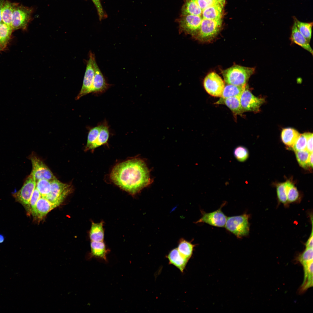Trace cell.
<instances>
[{
	"label": "cell",
	"instance_id": "cell-20",
	"mask_svg": "<svg viewBox=\"0 0 313 313\" xmlns=\"http://www.w3.org/2000/svg\"><path fill=\"white\" fill-rule=\"evenodd\" d=\"M223 5L218 3L210 6L202 11V16L204 19H222Z\"/></svg>",
	"mask_w": 313,
	"mask_h": 313
},
{
	"label": "cell",
	"instance_id": "cell-17",
	"mask_svg": "<svg viewBox=\"0 0 313 313\" xmlns=\"http://www.w3.org/2000/svg\"><path fill=\"white\" fill-rule=\"evenodd\" d=\"M290 39L292 43L298 45L313 55V51L310 43L299 32L294 20L292 27Z\"/></svg>",
	"mask_w": 313,
	"mask_h": 313
},
{
	"label": "cell",
	"instance_id": "cell-32",
	"mask_svg": "<svg viewBox=\"0 0 313 313\" xmlns=\"http://www.w3.org/2000/svg\"><path fill=\"white\" fill-rule=\"evenodd\" d=\"M50 181L41 179L36 182V188L40 192L41 197L45 198L50 192L51 190Z\"/></svg>",
	"mask_w": 313,
	"mask_h": 313
},
{
	"label": "cell",
	"instance_id": "cell-12",
	"mask_svg": "<svg viewBox=\"0 0 313 313\" xmlns=\"http://www.w3.org/2000/svg\"><path fill=\"white\" fill-rule=\"evenodd\" d=\"M31 11L17 3L14 8L11 26L13 30L25 29L30 19Z\"/></svg>",
	"mask_w": 313,
	"mask_h": 313
},
{
	"label": "cell",
	"instance_id": "cell-33",
	"mask_svg": "<svg viewBox=\"0 0 313 313\" xmlns=\"http://www.w3.org/2000/svg\"><path fill=\"white\" fill-rule=\"evenodd\" d=\"M109 136V128L106 123L102 124L95 145V148L107 143Z\"/></svg>",
	"mask_w": 313,
	"mask_h": 313
},
{
	"label": "cell",
	"instance_id": "cell-29",
	"mask_svg": "<svg viewBox=\"0 0 313 313\" xmlns=\"http://www.w3.org/2000/svg\"><path fill=\"white\" fill-rule=\"evenodd\" d=\"M102 125L97 126L90 130L87 138L86 148L87 150H93L97 140Z\"/></svg>",
	"mask_w": 313,
	"mask_h": 313
},
{
	"label": "cell",
	"instance_id": "cell-43",
	"mask_svg": "<svg viewBox=\"0 0 313 313\" xmlns=\"http://www.w3.org/2000/svg\"><path fill=\"white\" fill-rule=\"evenodd\" d=\"M312 230L310 235L305 244L306 248H313V221L312 218Z\"/></svg>",
	"mask_w": 313,
	"mask_h": 313
},
{
	"label": "cell",
	"instance_id": "cell-26",
	"mask_svg": "<svg viewBox=\"0 0 313 313\" xmlns=\"http://www.w3.org/2000/svg\"><path fill=\"white\" fill-rule=\"evenodd\" d=\"M195 246L191 242L181 238L179 241L177 249L181 255L189 260L192 256Z\"/></svg>",
	"mask_w": 313,
	"mask_h": 313
},
{
	"label": "cell",
	"instance_id": "cell-23",
	"mask_svg": "<svg viewBox=\"0 0 313 313\" xmlns=\"http://www.w3.org/2000/svg\"><path fill=\"white\" fill-rule=\"evenodd\" d=\"M303 267L304 280L301 290L304 291L313 285V261L301 263Z\"/></svg>",
	"mask_w": 313,
	"mask_h": 313
},
{
	"label": "cell",
	"instance_id": "cell-25",
	"mask_svg": "<svg viewBox=\"0 0 313 313\" xmlns=\"http://www.w3.org/2000/svg\"><path fill=\"white\" fill-rule=\"evenodd\" d=\"M181 15L191 14L201 16L202 11L194 0H184Z\"/></svg>",
	"mask_w": 313,
	"mask_h": 313
},
{
	"label": "cell",
	"instance_id": "cell-6",
	"mask_svg": "<svg viewBox=\"0 0 313 313\" xmlns=\"http://www.w3.org/2000/svg\"><path fill=\"white\" fill-rule=\"evenodd\" d=\"M50 182L51 191L45 198L58 206L71 192L72 188L70 185L62 183L57 179Z\"/></svg>",
	"mask_w": 313,
	"mask_h": 313
},
{
	"label": "cell",
	"instance_id": "cell-47",
	"mask_svg": "<svg viewBox=\"0 0 313 313\" xmlns=\"http://www.w3.org/2000/svg\"><path fill=\"white\" fill-rule=\"evenodd\" d=\"M215 0L219 2H220V3H221V4H222L223 5H224V3H225V1H224L223 0Z\"/></svg>",
	"mask_w": 313,
	"mask_h": 313
},
{
	"label": "cell",
	"instance_id": "cell-4",
	"mask_svg": "<svg viewBox=\"0 0 313 313\" xmlns=\"http://www.w3.org/2000/svg\"><path fill=\"white\" fill-rule=\"evenodd\" d=\"M249 218L246 214L227 217L225 227L237 237L241 238L249 234Z\"/></svg>",
	"mask_w": 313,
	"mask_h": 313
},
{
	"label": "cell",
	"instance_id": "cell-22",
	"mask_svg": "<svg viewBox=\"0 0 313 313\" xmlns=\"http://www.w3.org/2000/svg\"><path fill=\"white\" fill-rule=\"evenodd\" d=\"M17 3H12L8 0L4 1L1 11L2 21L11 26L14 10Z\"/></svg>",
	"mask_w": 313,
	"mask_h": 313
},
{
	"label": "cell",
	"instance_id": "cell-15",
	"mask_svg": "<svg viewBox=\"0 0 313 313\" xmlns=\"http://www.w3.org/2000/svg\"><path fill=\"white\" fill-rule=\"evenodd\" d=\"M57 207V205L51 203L46 198L41 197L37 202L31 214L33 217L41 219Z\"/></svg>",
	"mask_w": 313,
	"mask_h": 313
},
{
	"label": "cell",
	"instance_id": "cell-13",
	"mask_svg": "<svg viewBox=\"0 0 313 313\" xmlns=\"http://www.w3.org/2000/svg\"><path fill=\"white\" fill-rule=\"evenodd\" d=\"M222 206L219 209L210 213L202 211V217L195 223H204L217 227H225L227 217L222 212Z\"/></svg>",
	"mask_w": 313,
	"mask_h": 313
},
{
	"label": "cell",
	"instance_id": "cell-9",
	"mask_svg": "<svg viewBox=\"0 0 313 313\" xmlns=\"http://www.w3.org/2000/svg\"><path fill=\"white\" fill-rule=\"evenodd\" d=\"M203 85L208 93L216 97L221 96L225 86L221 77L214 72H210L206 76L204 80Z\"/></svg>",
	"mask_w": 313,
	"mask_h": 313
},
{
	"label": "cell",
	"instance_id": "cell-24",
	"mask_svg": "<svg viewBox=\"0 0 313 313\" xmlns=\"http://www.w3.org/2000/svg\"><path fill=\"white\" fill-rule=\"evenodd\" d=\"M300 134L294 129L285 128L282 130L281 138L284 144L289 147L292 148Z\"/></svg>",
	"mask_w": 313,
	"mask_h": 313
},
{
	"label": "cell",
	"instance_id": "cell-48",
	"mask_svg": "<svg viewBox=\"0 0 313 313\" xmlns=\"http://www.w3.org/2000/svg\"><path fill=\"white\" fill-rule=\"evenodd\" d=\"M2 49H3V48L2 47L1 43H0V50H1Z\"/></svg>",
	"mask_w": 313,
	"mask_h": 313
},
{
	"label": "cell",
	"instance_id": "cell-11",
	"mask_svg": "<svg viewBox=\"0 0 313 313\" xmlns=\"http://www.w3.org/2000/svg\"><path fill=\"white\" fill-rule=\"evenodd\" d=\"M30 159L32 165L31 174L36 182L41 179L51 181L56 179L48 167L38 158L34 155H32Z\"/></svg>",
	"mask_w": 313,
	"mask_h": 313
},
{
	"label": "cell",
	"instance_id": "cell-46",
	"mask_svg": "<svg viewBox=\"0 0 313 313\" xmlns=\"http://www.w3.org/2000/svg\"><path fill=\"white\" fill-rule=\"evenodd\" d=\"M4 239L5 238L4 236L1 234H0V243H3L4 241Z\"/></svg>",
	"mask_w": 313,
	"mask_h": 313
},
{
	"label": "cell",
	"instance_id": "cell-41",
	"mask_svg": "<svg viewBox=\"0 0 313 313\" xmlns=\"http://www.w3.org/2000/svg\"><path fill=\"white\" fill-rule=\"evenodd\" d=\"M97 8L99 19L101 20L104 16V13L100 0H92Z\"/></svg>",
	"mask_w": 313,
	"mask_h": 313
},
{
	"label": "cell",
	"instance_id": "cell-34",
	"mask_svg": "<svg viewBox=\"0 0 313 313\" xmlns=\"http://www.w3.org/2000/svg\"><path fill=\"white\" fill-rule=\"evenodd\" d=\"M297 159L300 165L303 168L310 167L309 158L310 153L307 150L294 151Z\"/></svg>",
	"mask_w": 313,
	"mask_h": 313
},
{
	"label": "cell",
	"instance_id": "cell-8",
	"mask_svg": "<svg viewBox=\"0 0 313 313\" xmlns=\"http://www.w3.org/2000/svg\"><path fill=\"white\" fill-rule=\"evenodd\" d=\"M95 59L94 54L90 51L89 59L86 63L83 85L81 90L76 97V100L91 93L94 74V61Z\"/></svg>",
	"mask_w": 313,
	"mask_h": 313
},
{
	"label": "cell",
	"instance_id": "cell-28",
	"mask_svg": "<svg viewBox=\"0 0 313 313\" xmlns=\"http://www.w3.org/2000/svg\"><path fill=\"white\" fill-rule=\"evenodd\" d=\"M294 19L296 22L297 27L299 32L310 43L312 37L313 22H301L298 20L295 17Z\"/></svg>",
	"mask_w": 313,
	"mask_h": 313
},
{
	"label": "cell",
	"instance_id": "cell-18",
	"mask_svg": "<svg viewBox=\"0 0 313 313\" xmlns=\"http://www.w3.org/2000/svg\"><path fill=\"white\" fill-rule=\"evenodd\" d=\"M169 264H172L183 273L189 260L180 253L177 248L172 250L166 256Z\"/></svg>",
	"mask_w": 313,
	"mask_h": 313
},
{
	"label": "cell",
	"instance_id": "cell-44",
	"mask_svg": "<svg viewBox=\"0 0 313 313\" xmlns=\"http://www.w3.org/2000/svg\"><path fill=\"white\" fill-rule=\"evenodd\" d=\"M309 165L310 167H313V152H310L309 158Z\"/></svg>",
	"mask_w": 313,
	"mask_h": 313
},
{
	"label": "cell",
	"instance_id": "cell-35",
	"mask_svg": "<svg viewBox=\"0 0 313 313\" xmlns=\"http://www.w3.org/2000/svg\"><path fill=\"white\" fill-rule=\"evenodd\" d=\"M307 142V132L300 134L292 147L294 151L306 150Z\"/></svg>",
	"mask_w": 313,
	"mask_h": 313
},
{
	"label": "cell",
	"instance_id": "cell-3",
	"mask_svg": "<svg viewBox=\"0 0 313 313\" xmlns=\"http://www.w3.org/2000/svg\"><path fill=\"white\" fill-rule=\"evenodd\" d=\"M222 19H210L203 18L199 32L194 38L201 42H209L217 35L222 27Z\"/></svg>",
	"mask_w": 313,
	"mask_h": 313
},
{
	"label": "cell",
	"instance_id": "cell-7",
	"mask_svg": "<svg viewBox=\"0 0 313 313\" xmlns=\"http://www.w3.org/2000/svg\"><path fill=\"white\" fill-rule=\"evenodd\" d=\"M202 19L200 16L181 15L178 20L179 32L190 35L194 38L199 32Z\"/></svg>",
	"mask_w": 313,
	"mask_h": 313
},
{
	"label": "cell",
	"instance_id": "cell-31",
	"mask_svg": "<svg viewBox=\"0 0 313 313\" xmlns=\"http://www.w3.org/2000/svg\"><path fill=\"white\" fill-rule=\"evenodd\" d=\"M285 183L287 202L292 203L296 201L298 199L299 195L296 188L290 181H287Z\"/></svg>",
	"mask_w": 313,
	"mask_h": 313
},
{
	"label": "cell",
	"instance_id": "cell-16",
	"mask_svg": "<svg viewBox=\"0 0 313 313\" xmlns=\"http://www.w3.org/2000/svg\"><path fill=\"white\" fill-rule=\"evenodd\" d=\"M240 96H234L225 98H221L214 103L217 104H224L231 110L235 117L237 115L242 116L244 112L241 104Z\"/></svg>",
	"mask_w": 313,
	"mask_h": 313
},
{
	"label": "cell",
	"instance_id": "cell-36",
	"mask_svg": "<svg viewBox=\"0 0 313 313\" xmlns=\"http://www.w3.org/2000/svg\"><path fill=\"white\" fill-rule=\"evenodd\" d=\"M234 156L239 161L243 162L246 161L249 156L247 148L243 146H239L235 148L233 152Z\"/></svg>",
	"mask_w": 313,
	"mask_h": 313
},
{
	"label": "cell",
	"instance_id": "cell-21",
	"mask_svg": "<svg viewBox=\"0 0 313 313\" xmlns=\"http://www.w3.org/2000/svg\"><path fill=\"white\" fill-rule=\"evenodd\" d=\"M104 222L102 221L98 223L92 222L89 231V236L91 241H104V231L103 228Z\"/></svg>",
	"mask_w": 313,
	"mask_h": 313
},
{
	"label": "cell",
	"instance_id": "cell-1",
	"mask_svg": "<svg viewBox=\"0 0 313 313\" xmlns=\"http://www.w3.org/2000/svg\"><path fill=\"white\" fill-rule=\"evenodd\" d=\"M110 178L116 185L132 195L139 192L151 182L146 164L139 158L116 165L111 171Z\"/></svg>",
	"mask_w": 313,
	"mask_h": 313
},
{
	"label": "cell",
	"instance_id": "cell-39",
	"mask_svg": "<svg viewBox=\"0 0 313 313\" xmlns=\"http://www.w3.org/2000/svg\"><path fill=\"white\" fill-rule=\"evenodd\" d=\"M41 194L36 188L31 196L30 201V213L33 212L37 202L41 197Z\"/></svg>",
	"mask_w": 313,
	"mask_h": 313
},
{
	"label": "cell",
	"instance_id": "cell-49",
	"mask_svg": "<svg viewBox=\"0 0 313 313\" xmlns=\"http://www.w3.org/2000/svg\"><path fill=\"white\" fill-rule=\"evenodd\" d=\"M223 0L225 1V0Z\"/></svg>",
	"mask_w": 313,
	"mask_h": 313
},
{
	"label": "cell",
	"instance_id": "cell-14",
	"mask_svg": "<svg viewBox=\"0 0 313 313\" xmlns=\"http://www.w3.org/2000/svg\"><path fill=\"white\" fill-rule=\"evenodd\" d=\"M94 78L91 93L100 94L105 92L110 85L107 83L95 59L94 61Z\"/></svg>",
	"mask_w": 313,
	"mask_h": 313
},
{
	"label": "cell",
	"instance_id": "cell-42",
	"mask_svg": "<svg viewBox=\"0 0 313 313\" xmlns=\"http://www.w3.org/2000/svg\"><path fill=\"white\" fill-rule=\"evenodd\" d=\"M306 150L310 152H313V134L307 132V142Z\"/></svg>",
	"mask_w": 313,
	"mask_h": 313
},
{
	"label": "cell",
	"instance_id": "cell-27",
	"mask_svg": "<svg viewBox=\"0 0 313 313\" xmlns=\"http://www.w3.org/2000/svg\"><path fill=\"white\" fill-rule=\"evenodd\" d=\"M247 85L245 86H237L228 84L225 86L220 97L225 98L232 97H239Z\"/></svg>",
	"mask_w": 313,
	"mask_h": 313
},
{
	"label": "cell",
	"instance_id": "cell-38",
	"mask_svg": "<svg viewBox=\"0 0 313 313\" xmlns=\"http://www.w3.org/2000/svg\"><path fill=\"white\" fill-rule=\"evenodd\" d=\"M301 263L313 261V248H306L298 259Z\"/></svg>",
	"mask_w": 313,
	"mask_h": 313
},
{
	"label": "cell",
	"instance_id": "cell-19",
	"mask_svg": "<svg viewBox=\"0 0 313 313\" xmlns=\"http://www.w3.org/2000/svg\"><path fill=\"white\" fill-rule=\"evenodd\" d=\"M91 252L90 258H95L106 261L107 255L109 250L104 241H91Z\"/></svg>",
	"mask_w": 313,
	"mask_h": 313
},
{
	"label": "cell",
	"instance_id": "cell-30",
	"mask_svg": "<svg viewBox=\"0 0 313 313\" xmlns=\"http://www.w3.org/2000/svg\"><path fill=\"white\" fill-rule=\"evenodd\" d=\"M13 30L11 26L2 22L0 23V43L3 48L6 46Z\"/></svg>",
	"mask_w": 313,
	"mask_h": 313
},
{
	"label": "cell",
	"instance_id": "cell-45",
	"mask_svg": "<svg viewBox=\"0 0 313 313\" xmlns=\"http://www.w3.org/2000/svg\"><path fill=\"white\" fill-rule=\"evenodd\" d=\"M5 0H0V23L2 22L1 17V11Z\"/></svg>",
	"mask_w": 313,
	"mask_h": 313
},
{
	"label": "cell",
	"instance_id": "cell-2",
	"mask_svg": "<svg viewBox=\"0 0 313 313\" xmlns=\"http://www.w3.org/2000/svg\"><path fill=\"white\" fill-rule=\"evenodd\" d=\"M255 72L254 68L234 65L222 72L225 82L228 84L245 86Z\"/></svg>",
	"mask_w": 313,
	"mask_h": 313
},
{
	"label": "cell",
	"instance_id": "cell-40",
	"mask_svg": "<svg viewBox=\"0 0 313 313\" xmlns=\"http://www.w3.org/2000/svg\"><path fill=\"white\" fill-rule=\"evenodd\" d=\"M199 7L202 10H204L208 7L218 4L220 3L219 2L215 0H194Z\"/></svg>",
	"mask_w": 313,
	"mask_h": 313
},
{
	"label": "cell",
	"instance_id": "cell-5",
	"mask_svg": "<svg viewBox=\"0 0 313 313\" xmlns=\"http://www.w3.org/2000/svg\"><path fill=\"white\" fill-rule=\"evenodd\" d=\"M36 183L35 179L30 174L26 179L21 189L12 194L16 201L23 205L28 214H30V201L36 188Z\"/></svg>",
	"mask_w": 313,
	"mask_h": 313
},
{
	"label": "cell",
	"instance_id": "cell-10",
	"mask_svg": "<svg viewBox=\"0 0 313 313\" xmlns=\"http://www.w3.org/2000/svg\"><path fill=\"white\" fill-rule=\"evenodd\" d=\"M240 99L243 112L250 111L257 112L265 102L264 99L254 95L248 89L247 85L240 96Z\"/></svg>",
	"mask_w": 313,
	"mask_h": 313
},
{
	"label": "cell",
	"instance_id": "cell-37",
	"mask_svg": "<svg viewBox=\"0 0 313 313\" xmlns=\"http://www.w3.org/2000/svg\"><path fill=\"white\" fill-rule=\"evenodd\" d=\"M286 183L279 184L276 187L277 197L279 201L282 203L286 204L287 203L286 190Z\"/></svg>",
	"mask_w": 313,
	"mask_h": 313
}]
</instances>
